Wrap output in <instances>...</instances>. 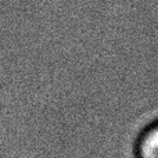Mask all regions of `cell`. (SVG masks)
I'll use <instances>...</instances> for the list:
<instances>
[{"label":"cell","mask_w":158,"mask_h":158,"mask_svg":"<svg viewBox=\"0 0 158 158\" xmlns=\"http://www.w3.org/2000/svg\"><path fill=\"white\" fill-rule=\"evenodd\" d=\"M133 151L136 158H158V118L151 119L139 129Z\"/></svg>","instance_id":"1"}]
</instances>
